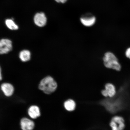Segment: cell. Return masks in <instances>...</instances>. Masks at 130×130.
<instances>
[{
	"label": "cell",
	"mask_w": 130,
	"mask_h": 130,
	"mask_svg": "<svg viewBox=\"0 0 130 130\" xmlns=\"http://www.w3.org/2000/svg\"><path fill=\"white\" fill-rule=\"evenodd\" d=\"M57 87L56 81L50 76H47L42 79L39 85V89L47 94L53 93Z\"/></svg>",
	"instance_id": "obj_1"
},
{
	"label": "cell",
	"mask_w": 130,
	"mask_h": 130,
	"mask_svg": "<svg viewBox=\"0 0 130 130\" xmlns=\"http://www.w3.org/2000/svg\"><path fill=\"white\" fill-rule=\"evenodd\" d=\"M103 61L106 67L117 71L121 70V64L116 56L111 52H107L105 54Z\"/></svg>",
	"instance_id": "obj_2"
},
{
	"label": "cell",
	"mask_w": 130,
	"mask_h": 130,
	"mask_svg": "<svg viewBox=\"0 0 130 130\" xmlns=\"http://www.w3.org/2000/svg\"><path fill=\"white\" fill-rule=\"evenodd\" d=\"M12 43L7 39H2L0 40V55L7 54L12 50Z\"/></svg>",
	"instance_id": "obj_3"
},
{
	"label": "cell",
	"mask_w": 130,
	"mask_h": 130,
	"mask_svg": "<svg viewBox=\"0 0 130 130\" xmlns=\"http://www.w3.org/2000/svg\"><path fill=\"white\" fill-rule=\"evenodd\" d=\"M80 21L81 23L85 26L90 27L95 24L96 19L93 14L87 13L81 16Z\"/></svg>",
	"instance_id": "obj_4"
},
{
	"label": "cell",
	"mask_w": 130,
	"mask_h": 130,
	"mask_svg": "<svg viewBox=\"0 0 130 130\" xmlns=\"http://www.w3.org/2000/svg\"><path fill=\"white\" fill-rule=\"evenodd\" d=\"M47 19L44 13H37L34 17V21L36 25L38 27H44L46 25Z\"/></svg>",
	"instance_id": "obj_5"
},
{
	"label": "cell",
	"mask_w": 130,
	"mask_h": 130,
	"mask_svg": "<svg viewBox=\"0 0 130 130\" xmlns=\"http://www.w3.org/2000/svg\"><path fill=\"white\" fill-rule=\"evenodd\" d=\"M108 95V98H113L116 96L118 90L115 86L111 83H108L106 84L105 89Z\"/></svg>",
	"instance_id": "obj_6"
},
{
	"label": "cell",
	"mask_w": 130,
	"mask_h": 130,
	"mask_svg": "<svg viewBox=\"0 0 130 130\" xmlns=\"http://www.w3.org/2000/svg\"><path fill=\"white\" fill-rule=\"evenodd\" d=\"M20 125L23 130H32L35 126L34 122L27 118H24L21 120Z\"/></svg>",
	"instance_id": "obj_7"
},
{
	"label": "cell",
	"mask_w": 130,
	"mask_h": 130,
	"mask_svg": "<svg viewBox=\"0 0 130 130\" xmlns=\"http://www.w3.org/2000/svg\"><path fill=\"white\" fill-rule=\"evenodd\" d=\"M1 89L4 95L6 96H10L14 92L13 86L9 83H4L2 84Z\"/></svg>",
	"instance_id": "obj_8"
},
{
	"label": "cell",
	"mask_w": 130,
	"mask_h": 130,
	"mask_svg": "<svg viewBox=\"0 0 130 130\" xmlns=\"http://www.w3.org/2000/svg\"><path fill=\"white\" fill-rule=\"evenodd\" d=\"M28 115L30 117L34 119H36L40 115L39 108L36 105H32L29 108Z\"/></svg>",
	"instance_id": "obj_9"
},
{
	"label": "cell",
	"mask_w": 130,
	"mask_h": 130,
	"mask_svg": "<svg viewBox=\"0 0 130 130\" xmlns=\"http://www.w3.org/2000/svg\"><path fill=\"white\" fill-rule=\"evenodd\" d=\"M64 106L65 109L69 111H72L75 109L76 104L75 102L72 99H69L64 103Z\"/></svg>",
	"instance_id": "obj_10"
},
{
	"label": "cell",
	"mask_w": 130,
	"mask_h": 130,
	"mask_svg": "<svg viewBox=\"0 0 130 130\" xmlns=\"http://www.w3.org/2000/svg\"><path fill=\"white\" fill-rule=\"evenodd\" d=\"M19 57L21 61L23 62L29 61L31 58L30 52L27 50H22L19 53Z\"/></svg>",
	"instance_id": "obj_11"
},
{
	"label": "cell",
	"mask_w": 130,
	"mask_h": 130,
	"mask_svg": "<svg viewBox=\"0 0 130 130\" xmlns=\"http://www.w3.org/2000/svg\"><path fill=\"white\" fill-rule=\"evenodd\" d=\"M5 23L8 28L12 30H16L19 29V27L11 19H7L6 20Z\"/></svg>",
	"instance_id": "obj_12"
},
{
	"label": "cell",
	"mask_w": 130,
	"mask_h": 130,
	"mask_svg": "<svg viewBox=\"0 0 130 130\" xmlns=\"http://www.w3.org/2000/svg\"><path fill=\"white\" fill-rule=\"evenodd\" d=\"M109 126L111 130H119L118 125L115 122L110 120L109 123Z\"/></svg>",
	"instance_id": "obj_13"
},
{
	"label": "cell",
	"mask_w": 130,
	"mask_h": 130,
	"mask_svg": "<svg viewBox=\"0 0 130 130\" xmlns=\"http://www.w3.org/2000/svg\"><path fill=\"white\" fill-rule=\"evenodd\" d=\"M126 56L130 59V47L128 48L126 50L125 52Z\"/></svg>",
	"instance_id": "obj_14"
},
{
	"label": "cell",
	"mask_w": 130,
	"mask_h": 130,
	"mask_svg": "<svg viewBox=\"0 0 130 130\" xmlns=\"http://www.w3.org/2000/svg\"><path fill=\"white\" fill-rule=\"evenodd\" d=\"M101 93L102 95L105 98H108V94H107L106 91L105 89H104L101 91Z\"/></svg>",
	"instance_id": "obj_15"
},
{
	"label": "cell",
	"mask_w": 130,
	"mask_h": 130,
	"mask_svg": "<svg viewBox=\"0 0 130 130\" xmlns=\"http://www.w3.org/2000/svg\"><path fill=\"white\" fill-rule=\"evenodd\" d=\"M57 2L64 4L67 1V0H55Z\"/></svg>",
	"instance_id": "obj_16"
},
{
	"label": "cell",
	"mask_w": 130,
	"mask_h": 130,
	"mask_svg": "<svg viewBox=\"0 0 130 130\" xmlns=\"http://www.w3.org/2000/svg\"><path fill=\"white\" fill-rule=\"evenodd\" d=\"M2 75L1 74V67H0V81H1L2 80Z\"/></svg>",
	"instance_id": "obj_17"
},
{
	"label": "cell",
	"mask_w": 130,
	"mask_h": 130,
	"mask_svg": "<svg viewBox=\"0 0 130 130\" xmlns=\"http://www.w3.org/2000/svg\"></svg>",
	"instance_id": "obj_18"
}]
</instances>
